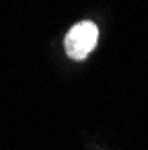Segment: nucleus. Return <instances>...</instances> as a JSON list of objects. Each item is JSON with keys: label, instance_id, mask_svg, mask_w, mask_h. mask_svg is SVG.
Here are the masks:
<instances>
[{"label": "nucleus", "instance_id": "obj_1", "mask_svg": "<svg viewBox=\"0 0 148 150\" xmlns=\"http://www.w3.org/2000/svg\"><path fill=\"white\" fill-rule=\"evenodd\" d=\"M98 41V27L93 22H80L73 25L66 38H64V48L71 59H86L87 54L95 48Z\"/></svg>", "mask_w": 148, "mask_h": 150}]
</instances>
